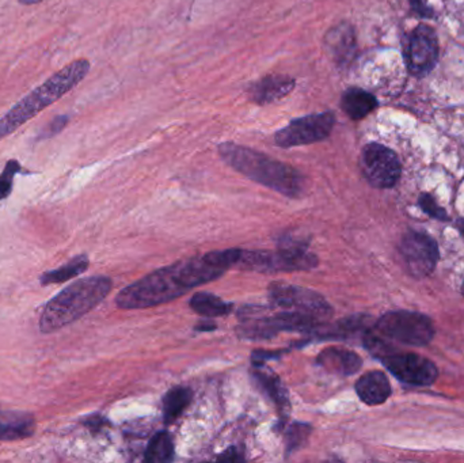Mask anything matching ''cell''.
Masks as SVG:
<instances>
[{"label": "cell", "instance_id": "cell-33", "mask_svg": "<svg viewBox=\"0 0 464 463\" xmlns=\"http://www.w3.org/2000/svg\"><path fill=\"white\" fill-rule=\"evenodd\" d=\"M458 226H459V230L462 231V234L464 236V219L460 220L459 225Z\"/></svg>", "mask_w": 464, "mask_h": 463}, {"label": "cell", "instance_id": "cell-23", "mask_svg": "<svg viewBox=\"0 0 464 463\" xmlns=\"http://www.w3.org/2000/svg\"><path fill=\"white\" fill-rule=\"evenodd\" d=\"M254 380L264 389L265 393L275 401L281 412L289 410L288 393H286L285 388H284L283 382L277 375L269 374V372H254Z\"/></svg>", "mask_w": 464, "mask_h": 463}, {"label": "cell", "instance_id": "cell-3", "mask_svg": "<svg viewBox=\"0 0 464 463\" xmlns=\"http://www.w3.org/2000/svg\"><path fill=\"white\" fill-rule=\"evenodd\" d=\"M89 60L79 59L57 71L43 84L22 98L0 119V140L13 135L18 128L34 119L52 103L57 102L71 90L75 89L90 72Z\"/></svg>", "mask_w": 464, "mask_h": 463}, {"label": "cell", "instance_id": "cell-2", "mask_svg": "<svg viewBox=\"0 0 464 463\" xmlns=\"http://www.w3.org/2000/svg\"><path fill=\"white\" fill-rule=\"evenodd\" d=\"M218 150L228 166L256 184L291 198H299L304 190V177L286 163L231 141L219 144Z\"/></svg>", "mask_w": 464, "mask_h": 463}, {"label": "cell", "instance_id": "cell-24", "mask_svg": "<svg viewBox=\"0 0 464 463\" xmlns=\"http://www.w3.org/2000/svg\"><path fill=\"white\" fill-rule=\"evenodd\" d=\"M174 457V445L168 432H160L152 438L144 456V461L150 463L169 462Z\"/></svg>", "mask_w": 464, "mask_h": 463}, {"label": "cell", "instance_id": "cell-12", "mask_svg": "<svg viewBox=\"0 0 464 463\" xmlns=\"http://www.w3.org/2000/svg\"><path fill=\"white\" fill-rule=\"evenodd\" d=\"M439 57V43L430 26L413 30L406 46L405 59L409 71L414 75H425L435 67Z\"/></svg>", "mask_w": 464, "mask_h": 463}, {"label": "cell", "instance_id": "cell-32", "mask_svg": "<svg viewBox=\"0 0 464 463\" xmlns=\"http://www.w3.org/2000/svg\"><path fill=\"white\" fill-rule=\"evenodd\" d=\"M217 328V326L212 325V323H207V325H201L198 326V331H214V329Z\"/></svg>", "mask_w": 464, "mask_h": 463}, {"label": "cell", "instance_id": "cell-25", "mask_svg": "<svg viewBox=\"0 0 464 463\" xmlns=\"http://www.w3.org/2000/svg\"><path fill=\"white\" fill-rule=\"evenodd\" d=\"M311 427L307 424H294L288 429V439H286V451L288 454L294 453L295 450H299L304 443L307 442L310 437Z\"/></svg>", "mask_w": 464, "mask_h": 463}, {"label": "cell", "instance_id": "cell-11", "mask_svg": "<svg viewBox=\"0 0 464 463\" xmlns=\"http://www.w3.org/2000/svg\"><path fill=\"white\" fill-rule=\"evenodd\" d=\"M382 362L390 372L408 385L430 386L438 380L439 372L435 364L416 353L386 355Z\"/></svg>", "mask_w": 464, "mask_h": 463}, {"label": "cell", "instance_id": "cell-4", "mask_svg": "<svg viewBox=\"0 0 464 463\" xmlns=\"http://www.w3.org/2000/svg\"><path fill=\"white\" fill-rule=\"evenodd\" d=\"M111 280L105 276L81 279L57 294L44 309L40 331L53 333L97 307L111 290Z\"/></svg>", "mask_w": 464, "mask_h": 463}, {"label": "cell", "instance_id": "cell-13", "mask_svg": "<svg viewBox=\"0 0 464 463\" xmlns=\"http://www.w3.org/2000/svg\"><path fill=\"white\" fill-rule=\"evenodd\" d=\"M401 253L413 276L425 277L435 269L439 249L430 236L421 233H409L403 236Z\"/></svg>", "mask_w": 464, "mask_h": 463}, {"label": "cell", "instance_id": "cell-34", "mask_svg": "<svg viewBox=\"0 0 464 463\" xmlns=\"http://www.w3.org/2000/svg\"><path fill=\"white\" fill-rule=\"evenodd\" d=\"M463 295H464V283H463Z\"/></svg>", "mask_w": 464, "mask_h": 463}, {"label": "cell", "instance_id": "cell-1", "mask_svg": "<svg viewBox=\"0 0 464 463\" xmlns=\"http://www.w3.org/2000/svg\"><path fill=\"white\" fill-rule=\"evenodd\" d=\"M237 256L239 249L207 253L158 269L124 288L117 295L116 304L122 310H141L168 304L192 288L219 279L235 266Z\"/></svg>", "mask_w": 464, "mask_h": 463}, {"label": "cell", "instance_id": "cell-9", "mask_svg": "<svg viewBox=\"0 0 464 463\" xmlns=\"http://www.w3.org/2000/svg\"><path fill=\"white\" fill-rule=\"evenodd\" d=\"M321 326V321L310 315L284 312L261 320L245 321V325L240 326L237 332L243 339L264 340L275 336L278 332H318Z\"/></svg>", "mask_w": 464, "mask_h": 463}, {"label": "cell", "instance_id": "cell-29", "mask_svg": "<svg viewBox=\"0 0 464 463\" xmlns=\"http://www.w3.org/2000/svg\"><path fill=\"white\" fill-rule=\"evenodd\" d=\"M411 5L417 13L421 14L422 16H432V10L428 7L424 0H411Z\"/></svg>", "mask_w": 464, "mask_h": 463}, {"label": "cell", "instance_id": "cell-5", "mask_svg": "<svg viewBox=\"0 0 464 463\" xmlns=\"http://www.w3.org/2000/svg\"><path fill=\"white\" fill-rule=\"evenodd\" d=\"M318 258L303 246H281L277 252L269 250H240L235 266L247 271L275 272L308 271L318 265Z\"/></svg>", "mask_w": 464, "mask_h": 463}, {"label": "cell", "instance_id": "cell-17", "mask_svg": "<svg viewBox=\"0 0 464 463\" xmlns=\"http://www.w3.org/2000/svg\"><path fill=\"white\" fill-rule=\"evenodd\" d=\"M318 363L333 374L352 375L359 371L362 359L356 353L343 348H327L319 353Z\"/></svg>", "mask_w": 464, "mask_h": 463}, {"label": "cell", "instance_id": "cell-30", "mask_svg": "<svg viewBox=\"0 0 464 463\" xmlns=\"http://www.w3.org/2000/svg\"><path fill=\"white\" fill-rule=\"evenodd\" d=\"M242 456H240L239 453H237L235 449H230V450L226 451L223 456H220L219 458H218V461H230V462H237V461H242Z\"/></svg>", "mask_w": 464, "mask_h": 463}, {"label": "cell", "instance_id": "cell-10", "mask_svg": "<svg viewBox=\"0 0 464 463\" xmlns=\"http://www.w3.org/2000/svg\"><path fill=\"white\" fill-rule=\"evenodd\" d=\"M360 168L365 179L379 189L394 187L401 177V162L397 154L378 143L368 144L362 149Z\"/></svg>", "mask_w": 464, "mask_h": 463}, {"label": "cell", "instance_id": "cell-14", "mask_svg": "<svg viewBox=\"0 0 464 463\" xmlns=\"http://www.w3.org/2000/svg\"><path fill=\"white\" fill-rule=\"evenodd\" d=\"M295 86H296V81L291 76L273 73L254 82L248 87L247 94L250 101L256 105H269L291 94Z\"/></svg>", "mask_w": 464, "mask_h": 463}, {"label": "cell", "instance_id": "cell-27", "mask_svg": "<svg viewBox=\"0 0 464 463\" xmlns=\"http://www.w3.org/2000/svg\"><path fill=\"white\" fill-rule=\"evenodd\" d=\"M420 203H421V208L424 209L428 215H430V217L440 220L449 219V217H447L446 211L436 204L432 196L422 195L421 198H420Z\"/></svg>", "mask_w": 464, "mask_h": 463}, {"label": "cell", "instance_id": "cell-8", "mask_svg": "<svg viewBox=\"0 0 464 463\" xmlns=\"http://www.w3.org/2000/svg\"><path fill=\"white\" fill-rule=\"evenodd\" d=\"M334 125L335 116L332 111L299 117L276 133L275 143L281 149L319 143L332 135Z\"/></svg>", "mask_w": 464, "mask_h": 463}, {"label": "cell", "instance_id": "cell-20", "mask_svg": "<svg viewBox=\"0 0 464 463\" xmlns=\"http://www.w3.org/2000/svg\"><path fill=\"white\" fill-rule=\"evenodd\" d=\"M192 401V391L182 386H176L168 391L163 399V415L166 424H173Z\"/></svg>", "mask_w": 464, "mask_h": 463}, {"label": "cell", "instance_id": "cell-19", "mask_svg": "<svg viewBox=\"0 0 464 463\" xmlns=\"http://www.w3.org/2000/svg\"><path fill=\"white\" fill-rule=\"evenodd\" d=\"M326 48L329 49L330 56L335 62L343 64L351 59L354 48L353 30L348 24H338L329 30L324 38Z\"/></svg>", "mask_w": 464, "mask_h": 463}, {"label": "cell", "instance_id": "cell-26", "mask_svg": "<svg viewBox=\"0 0 464 463\" xmlns=\"http://www.w3.org/2000/svg\"><path fill=\"white\" fill-rule=\"evenodd\" d=\"M22 168L16 160H8L5 170L0 174V200H5L13 190V181L15 174L21 173Z\"/></svg>", "mask_w": 464, "mask_h": 463}, {"label": "cell", "instance_id": "cell-7", "mask_svg": "<svg viewBox=\"0 0 464 463\" xmlns=\"http://www.w3.org/2000/svg\"><path fill=\"white\" fill-rule=\"evenodd\" d=\"M269 299L276 307L284 312L300 313L318 321L332 317L333 309L324 296L307 288L275 283L269 287Z\"/></svg>", "mask_w": 464, "mask_h": 463}, {"label": "cell", "instance_id": "cell-15", "mask_svg": "<svg viewBox=\"0 0 464 463\" xmlns=\"http://www.w3.org/2000/svg\"><path fill=\"white\" fill-rule=\"evenodd\" d=\"M34 416L26 412H0V442H15L32 437Z\"/></svg>", "mask_w": 464, "mask_h": 463}, {"label": "cell", "instance_id": "cell-16", "mask_svg": "<svg viewBox=\"0 0 464 463\" xmlns=\"http://www.w3.org/2000/svg\"><path fill=\"white\" fill-rule=\"evenodd\" d=\"M356 391L364 404L373 407L387 401L392 394V386L383 372L371 371L357 381Z\"/></svg>", "mask_w": 464, "mask_h": 463}, {"label": "cell", "instance_id": "cell-31", "mask_svg": "<svg viewBox=\"0 0 464 463\" xmlns=\"http://www.w3.org/2000/svg\"><path fill=\"white\" fill-rule=\"evenodd\" d=\"M18 2L24 5H38V3L46 2V0H18Z\"/></svg>", "mask_w": 464, "mask_h": 463}, {"label": "cell", "instance_id": "cell-28", "mask_svg": "<svg viewBox=\"0 0 464 463\" xmlns=\"http://www.w3.org/2000/svg\"><path fill=\"white\" fill-rule=\"evenodd\" d=\"M68 120H70L68 119V116H59L56 117V119L52 120L51 124L46 128V133L44 135V138H52V136L59 133L60 130H64L65 125L68 124Z\"/></svg>", "mask_w": 464, "mask_h": 463}, {"label": "cell", "instance_id": "cell-6", "mask_svg": "<svg viewBox=\"0 0 464 463\" xmlns=\"http://www.w3.org/2000/svg\"><path fill=\"white\" fill-rule=\"evenodd\" d=\"M375 334L382 340L402 345L422 347L435 336L432 321L413 312H392L376 323Z\"/></svg>", "mask_w": 464, "mask_h": 463}, {"label": "cell", "instance_id": "cell-18", "mask_svg": "<svg viewBox=\"0 0 464 463\" xmlns=\"http://www.w3.org/2000/svg\"><path fill=\"white\" fill-rule=\"evenodd\" d=\"M378 106V101L371 92L359 87L346 90L341 98V108L352 120H362L372 113Z\"/></svg>", "mask_w": 464, "mask_h": 463}, {"label": "cell", "instance_id": "cell-21", "mask_svg": "<svg viewBox=\"0 0 464 463\" xmlns=\"http://www.w3.org/2000/svg\"><path fill=\"white\" fill-rule=\"evenodd\" d=\"M190 307L204 317H222L230 314L232 304L214 294L198 293L190 299Z\"/></svg>", "mask_w": 464, "mask_h": 463}, {"label": "cell", "instance_id": "cell-22", "mask_svg": "<svg viewBox=\"0 0 464 463\" xmlns=\"http://www.w3.org/2000/svg\"><path fill=\"white\" fill-rule=\"evenodd\" d=\"M89 258L87 256L82 255L78 257L72 258L70 263L65 264L62 268L56 271L46 272L40 277L41 285H59V283L67 282V280L73 279L83 274L89 268Z\"/></svg>", "mask_w": 464, "mask_h": 463}]
</instances>
